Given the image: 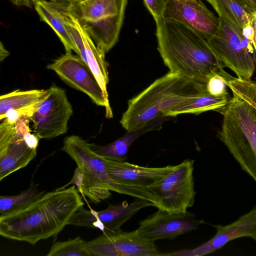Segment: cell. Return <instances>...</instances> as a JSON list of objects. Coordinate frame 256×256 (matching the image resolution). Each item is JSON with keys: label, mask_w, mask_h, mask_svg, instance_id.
<instances>
[{"label": "cell", "mask_w": 256, "mask_h": 256, "mask_svg": "<svg viewBox=\"0 0 256 256\" xmlns=\"http://www.w3.org/2000/svg\"><path fill=\"white\" fill-rule=\"evenodd\" d=\"M81 196L76 186L45 192L25 208L0 216V234L31 244L56 237L84 205Z\"/></svg>", "instance_id": "6da1fadb"}, {"label": "cell", "mask_w": 256, "mask_h": 256, "mask_svg": "<svg viewBox=\"0 0 256 256\" xmlns=\"http://www.w3.org/2000/svg\"><path fill=\"white\" fill-rule=\"evenodd\" d=\"M156 24L158 50L169 72L206 84L224 67L207 40L190 28L164 18Z\"/></svg>", "instance_id": "7a4b0ae2"}, {"label": "cell", "mask_w": 256, "mask_h": 256, "mask_svg": "<svg viewBox=\"0 0 256 256\" xmlns=\"http://www.w3.org/2000/svg\"><path fill=\"white\" fill-rule=\"evenodd\" d=\"M206 92V84L169 72L128 101L120 120L127 132L141 129L182 102Z\"/></svg>", "instance_id": "3957f363"}, {"label": "cell", "mask_w": 256, "mask_h": 256, "mask_svg": "<svg viewBox=\"0 0 256 256\" xmlns=\"http://www.w3.org/2000/svg\"><path fill=\"white\" fill-rule=\"evenodd\" d=\"M61 150L76 163L74 176L65 186L74 184L82 196L97 204L108 198L110 191L149 201L157 207L158 200L148 188L124 185L114 181L108 174L103 158L94 152L81 137L65 138Z\"/></svg>", "instance_id": "277c9868"}, {"label": "cell", "mask_w": 256, "mask_h": 256, "mask_svg": "<svg viewBox=\"0 0 256 256\" xmlns=\"http://www.w3.org/2000/svg\"><path fill=\"white\" fill-rule=\"evenodd\" d=\"M232 92V98L218 111L223 118L218 137L256 182V108Z\"/></svg>", "instance_id": "5b68a950"}, {"label": "cell", "mask_w": 256, "mask_h": 256, "mask_svg": "<svg viewBox=\"0 0 256 256\" xmlns=\"http://www.w3.org/2000/svg\"><path fill=\"white\" fill-rule=\"evenodd\" d=\"M128 0H70L76 16L97 47L105 54L118 42Z\"/></svg>", "instance_id": "8992f818"}, {"label": "cell", "mask_w": 256, "mask_h": 256, "mask_svg": "<svg viewBox=\"0 0 256 256\" xmlns=\"http://www.w3.org/2000/svg\"><path fill=\"white\" fill-rule=\"evenodd\" d=\"M218 18L217 30L207 40L208 44L224 66L232 70L238 78L250 80L255 68L252 42L243 30L222 18Z\"/></svg>", "instance_id": "52a82bcc"}, {"label": "cell", "mask_w": 256, "mask_h": 256, "mask_svg": "<svg viewBox=\"0 0 256 256\" xmlns=\"http://www.w3.org/2000/svg\"><path fill=\"white\" fill-rule=\"evenodd\" d=\"M193 160H184L148 189L158 202L156 208L172 213L186 212L193 206L196 192Z\"/></svg>", "instance_id": "ba28073f"}, {"label": "cell", "mask_w": 256, "mask_h": 256, "mask_svg": "<svg viewBox=\"0 0 256 256\" xmlns=\"http://www.w3.org/2000/svg\"><path fill=\"white\" fill-rule=\"evenodd\" d=\"M48 90V96L30 118L34 134L40 139H52L66 134L73 114L65 90L56 85Z\"/></svg>", "instance_id": "9c48e42d"}, {"label": "cell", "mask_w": 256, "mask_h": 256, "mask_svg": "<svg viewBox=\"0 0 256 256\" xmlns=\"http://www.w3.org/2000/svg\"><path fill=\"white\" fill-rule=\"evenodd\" d=\"M46 68L54 72L70 86L86 94L96 104L104 107L106 118H112L109 102L89 66L78 55L66 52Z\"/></svg>", "instance_id": "30bf717a"}, {"label": "cell", "mask_w": 256, "mask_h": 256, "mask_svg": "<svg viewBox=\"0 0 256 256\" xmlns=\"http://www.w3.org/2000/svg\"><path fill=\"white\" fill-rule=\"evenodd\" d=\"M86 247L90 256H160V254L154 241L140 236L138 230L102 232L86 242Z\"/></svg>", "instance_id": "8fae6325"}, {"label": "cell", "mask_w": 256, "mask_h": 256, "mask_svg": "<svg viewBox=\"0 0 256 256\" xmlns=\"http://www.w3.org/2000/svg\"><path fill=\"white\" fill-rule=\"evenodd\" d=\"M63 16L66 26L78 50V54L89 66L106 100L109 102L106 88L109 78L105 54L97 47L78 18L70 10V2L66 6Z\"/></svg>", "instance_id": "7c38bea8"}, {"label": "cell", "mask_w": 256, "mask_h": 256, "mask_svg": "<svg viewBox=\"0 0 256 256\" xmlns=\"http://www.w3.org/2000/svg\"><path fill=\"white\" fill-rule=\"evenodd\" d=\"M205 223L194 213H172L159 210L139 222L140 234L148 240L174 239L177 236L198 228Z\"/></svg>", "instance_id": "4fadbf2b"}, {"label": "cell", "mask_w": 256, "mask_h": 256, "mask_svg": "<svg viewBox=\"0 0 256 256\" xmlns=\"http://www.w3.org/2000/svg\"><path fill=\"white\" fill-rule=\"evenodd\" d=\"M164 18L180 22L208 40L216 32L219 18L202 0H168Z\"/></svg>", "instance_id": "5bb4252c"}, {"label": "cell", "mask_w": 256, "mask_h": 256, "mask_svg": "<svg viewBox=\"0 0 256 256\" xmlns=\"http://www.w3.org/2000/svg\"><path fill=\"white\" fill-rule=\"evenodd\" d=\"M216 234L208 242L192 249L162 254L164 256H203L222 248L230 241L248 237L256 242V206L237 220L226 226L212 225Z\"/></svg>", "instance_id": "9a60e30c"}, {"label": "cell", "mask_w": 256, "mask_h": 256, "mask_svg": "<svg viewBox=\"0 0 256 256\" xmlns=\"http://www.w3.org/2000/svg\"><path fill=\"white\" fill-rule=\"evenodd\" d=\"M106 172L116 182L124 185L148 188L168 174L176 166L160 168L140 166L104 158Z\"/></svg>", "instance_id": "2e32d148"}, {"label": "cell", "mask_w": 256, "mask_h": 256, "mask_svg": "<svg viewBox=\"0 0 256 256\" xmlns=\"http://www.w3.org/2000/svg\"><path fill=\"white\" fill-rule=\"evenodd\" d=\"M48 94V90H16L0 96V119L14 124L22 116L32 118Z\"/></svg>", "instance_id": "e0dca14e"}, {"label": "cell", "mask_w": 256, "mask_h": 256, "mask_svg": "<svg viewBox=\"0 0 256 256\" xmlns=\"http://www.w3.org/2000/svg\"><path fill=\"white\" fill-rule=\"evenodd\" d=\"M36 155V148L28 146L16 132L8 144L0 146V181L26 167Z\"/></svg>", "instance_id": "ac0fdd59"}, {"label": "cell", "mask_w": 256, "mask_h": 256, "mask_svg": "<svg viewBox=\"0 0 256 256\" xmlns=\"http://www.w3.org/2000/svg\"><path fill=\"white\" fill-rule=\"evenodd\" d=\"M66 4L56 1L39 0L35 3L34 7L41 20L48 24L56 34L66 52L72 53L73 50L78 54L64 22L63 12Z\"/></svg>", "instance_id": "d6986e66"}, {"label": "cell", "mask_w": 256, "mask_h": 256, "mask_svg": "<svg viewBox=\"0 0 256 256\" xmlns=\"http://www.w3.org/2000/svg\"><path fill=\"white\" fill-rule=\"evenodd\" d=\"M162 118L152 121L147 126L134 131L127 132L122 137L105 146L88 143L90 148L102 158L112 161L124 162L128 159V153L132 142L142 134L160 126Z\"/></svg>", "instance_id": "ffe728a7"}, {"label": "cell", "mask_w": 256, "mask_h": 256, "mask_svg": "<svg viewBox=\"0 0 256 256\" xmlns=\"http://www.w3.org/2000/svg\"><path fill=\"white\" fill-rule=\"evenodd\" d=\"M229 100L228 96H215L205 92L176 106L167 112L164 116L184 114H199L208 110L218 112L228 104Z\"/></svg>", "instance_id": "44dd1931"}, {"label": "cell", "mask_w": 256, "mask_h": 256, "mask_svg": "<svg viewBox=\"0 0 256 256\" xmlns=\"http://www.w3.org/2000/svg\"><path fill=\"white\" fill-rule=\"evenodd\" d=\"M219 17L243 30L250 25L255 14L237 0H206Z\"/></svg>", "instance_id": "7402d4cb"}, {"label": "cell", "mask_w": 256, "mask_h": 256, "mask_svg": "<svg viewBox=\"0 0 256 256\" xmlns=\"http://www.w3.org/2000/svg\"><path fill=\"white\" fill-rule=\"evenodd\" d=\"M38 185L32 182L30 187L20 194L1 196L0 197V216H4L28 206L46 192L40 190Z\"/></svg>", "instance_id": "603a6c76"}, {"label": "cell", "mask_w": 256, "mask_h": 256, "mask_svg": "<svg viewBox=\"0 0 256 256\" xmlns=\"http://www.w3.org/2000/svg\"><path fill=\"white\" fill-rule=\"evenodd\" d=\"M86 242L78 236L64 242H56L50 248L47 256H90Z\"/></svg>", "instance_id": "cb8c5ba5"}, {"label": "cell", "mask_w": 256, "mask_h": 256, "mask_svg": "<svg viewBox=\"0 0 256 256\" xmlns=\"http://www.w3.org/2000/svg\"><path fill=\"white\" fill-rule=\"evenodd\" d=\"M226 74L227 86L256 108V82L241 80Z\"/></svg>", "instance_id": "d4e9b609"}, {"label": "cell", "mask_w": 256, "mask_h": 256, "mask_svg": "<svg viewBox=\"0 0 256 256\" xmlns=\"http://www.w3.org/2000/svg\"><path fill=\"white\" fill-rule=\"evenodd\" d=\"M226 73L222 68L211 75L206 83L207 92L215 96H228L226 84Z\"/></svg>", "instance_id": "484cf974"}, {"label": "cell", "mask_w": 256, "mask_h": 256, "mask_svg": "<svg viewBox=\"0 0 256 256\" xmlns=\"http://www.w3.org/2000/svg\"><path fill=\"white\" fill-rule=\"evenodd\" d=\"M168 0H144V5L152 16L156 22L164 18Z\"/></svg>", "instance_id": "4316f807"}, {"label": "cell", "mask_w": 256, "mask_h": 256, "mask_svg": "<svg viewBox=\"0 0 256 256\" xmlns=\"http://www.w3.org/2000/svg\"><path fill=\"white\" fill-rule=\"evenodd\" d=\"M30 118L27 116H22L18 118L14 123L16 134L20 137L30 132L29 128V120Z\"/></svg>", "instance_id": "83f0119b"}, {"label": "cell", "mask_w": 256, "mask_h": 256, "mask_svg": "<svg viewBox=\"0 0 256 256\" xmlns=\"http://www.w3.org/2000/svg\"><path fill=\"white\" fill-rule=\"evenodd\" d=\"M24 140L26 144L32 148H36L40 138L35 134H32L30 132L24 136Z\"/></svg>", "instance_id": "f1b7e54d"}, {"label": "cell", "mask_w": 256, "mask_h": 256, "mask_svg": "<svg viewBox=\"0 0 256 256\" xmlns=\"http://www.w3.org/2000/svg\"><path fill=\"white\" fill-rule=\"evenodd\" d=\"M250 10L256 14V0H237Z\"/></svg>", "instance_id": "f546056e"}, {"label": "cell", "mask_w": 256, "mask_h": 256, "mask_svg": "<svg viewBox=\"0 0 256 256\" xmlns=\"http://www.w3.org/2000/svg\"><path fill=\"white\" fill-rule=\"evenodd\" d=\"M14 4L18 6H25L32 8L34 6L35 3L39 0H10Z\"/></svg>", "instance_id": "4dcf8cb0"}, {"label": "cell", "mask_w": 256, "mask_h": 256, "mask_svg": "<svg viewBox=\"0 0 256 256\" xmlns=\"http://www.w3.org/2000/svg\"><path fill=\"white\" fill-rule=\"evenodd\" d=\"M250 25L252 28L253 32L252 44L256 54V14H255L252 18Z\"/></svg>", "instance_id": "1f68e13d"}, {"label": "cell", "mask_w": 256, "mask_h": 256, "mask_svg": "<svg viewBox=\"0 0 256 256\" xmlns=\"http://www.w3.org/2000/svg\"><path fill=\"white\" fill-rule=\"evenodd\" d=\"M10 54L8 51L3 46L2 42H0V60L2 62Z\"/></svg>", "instance_id": "d6a6232c"}, {"label": "cell", "mask_w": 256, "mask_h": 256, "mask_svg": "<svg viewBox=\"0 0 256 256\" xmlns=\"http://www.w3.org/2000/svg\"><path fill=\"white\" fill-rule=\"evenodd\" d=\"M86 0H78V1H77V2H84L86 1Z\"/></svg>", "instance_id": "836d02e7"}, {"label": "cell", "mask_w": 256, "mask_h": 256, "mask_svg": "<svg viewBox=\"0 0 256 256\" xmlns=\"http://www.w3.org/2000/svg\"><path fill=\"white\" fill-rule=\"evenodd\" d=\"M72 0V1H78V0Z\"/></svg>", "instance_id": "e575fe53"}, {"label": "cell", "mask_w": 256, "mask_h": 256, "mask_svg": "<svg viewBox=\"0 0 256 256\" xmlns=\"http://www.w3.org/2000/svg\"></svg>", "instance_id": "d590c367"}]
</instances>
